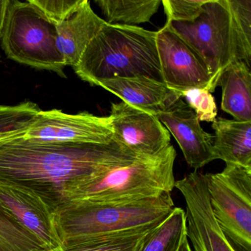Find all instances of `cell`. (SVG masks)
<instances>
[{
	"instance_id": "6da1fadb",
	"label": "cell",
	"mask_w": 251,
	"mask_h": 251,
	"mask_svg": "<svg viewBox=\"0 0 251 251\" xmlns=\"http://www.w3.org/2000/svg\"><path fill=\"white\" fill-rule=\"evenodd\" d=\"M139 158L114 139L105 145H67L42 143L17 135L0 139V180L40 186L61 200L63 186L70 180Z\"/></svg>"
},
{
	"instance_id": "7a4b0ae2",
	"label": "cell",
	"mask_w": 251,
	"mask_h": 251,
	"mask_svg": "<svg viewBox=\"0 0 251 251\" xmlns=\"http://www.w3.org/2000/svg\"><path fill=\"white\" fill-rule=\"evenodd\" d=\"M176 151L170 145L158 153L140 157L108 171L77 177L63 186L61 203L123 204L171 193L176 179Z\"/></svg>"
},
{
	"instance_id": "3957f363",
	"label": "cell",
	"mask_w": 251,
	"mask_h": 251,
	"mask_svg": "<svg viewBox=\"0 0 251 251\" xmlns=\"http://www.w3.org/2000/svg\"><path fill=\"white\" fill-rule=\"evenodd\" d=\"M157 31L105 23L75 67L92 86L113 78L144 76L164 83L156 45Z\"/></svg>"
},
{
	"instance_id": "277c9868",
	"label": "cell",
	"mask_w": 251,
	"mask_h": 251,
	"mask_svg": "<svg viewBox=\"0 0 251 251\" xmlns=\"http://www.w3.org/2000/svg\"><path fill=\"white\" fill-rule=\"evenodd\" d=\"M176 208L171 193L123 204H60L57 223L64 248L118 232L149 226L167 218Z\"/></svg>"
},
{
	"instance_id": "5b68a950",
	"label": "cell",
	"mask_w": 251,
	"mask_h": 251,
	"mask_svg": "<svg viewBox=\"0 0 251 251\" xmlns=\"http://www.w3.org/2000/svg\"><path fill=\"white\" fill-rule=\"evenodd\" d=\"M1 39L10 59L64 76L67 66L57 48L56 26L29 0L11 1Z\"/></svg>"
},
{
	"instance_id": "8992f818",
	"label": "cell",
	"mask_w": 251,
	"mask_h": 251,
	"mask_svg": "<svg viewBox=\"0 0 251 251\" xmlns=\"http://www.w3.org/2000/svg\"><path fill=\"white\" fill-rule=\"evenodd\" d=\"M61 203L49 189L0 180V214L30 234L44 251H64L57 223Z\"/></svg>"
},
{
	"instance_id": "52a82bcc",
	"label": "cell",
	"mask_w": 251,
	"mask_h": 251,
	"mask_svg": "<svg viewBox=\"0 0 251 251\" xmlns=\"http://www.w3.org/2000/svg\"><path fill=\"white\" fill-rule=\"evenodd\" d=\"M214 218L236 251H251V168L226 164L205 174Z\"/></svg>"
},
{
	"instance_id": "ba28073f",
	"label": "cell",
	"mask_w": 251,
	"mask_h": 251,
	"mask_svg": "<svg viewBox=\"0 0 251 251\" xmlns=\"http://www.w3.org/2000/svg\"><path fill=\"white\" fill-rule=\"evenodd\" d=\"M173 30L198 54L211 75L215 91L223 70L234 61L230 14L226 0H207L192 22H171Z\"/></svg>"
},
{
	"instance_id": "9c48e42d",
	"label": "cell",
	"mask_w": 251,
	"mask_h": 251,
	"mask_svg": "<svg viewBox=\"0 0 251 251\" xmlns=\"http://www.w3.org/2000/svg\"><path fill=\"white\" fill-rule=\"evenodd\" d=\"M113 136L109 116L70 114L52 109L39 111L23 137L42 143L105 145L112 142Z\"/></svg>"
},
{
	"instance_id": "30bf717a",
	"label": "cell",
	"mask_w": 251,
	"mask_h": 251,
	"mask_svg": "<svg viewBox=\"0 0 251 251\" xmlns=\"http://www.w3.org/2000/svg\"><path fill=\"white\" fill-rule=\"evenodd\" d=\"M175 188L186 203V234L194 251H236L214 218L205 174L192 172L176 180Z\"/></svg>"
},
{
	"instance_id": "8fae6325",
	"label": "cell",
	"mask_w": 251,
	"mask_h": 251,
	"mask_svg": "<svg viewBox=\"0 0 251 251\" xmlns=\"http://www.w3.org/2000/svg\"><path fill=\"white\" fill-rule=\"evenodd\" d=\"M156 45L163 80L170 90L180 97L192 89H208L212 93L206 66L168 23L157 31Z\"/></svg>"
},
{
	"instance_id": "7c38bea8",
	"label": "cell",
	"mask_w": 251,
	"mask_h": 251,
	"mask_svg": "<svg viewBox=\"0 0 251 251\" xmlns=\"http://www.w3.org/2000/svg\"><path fill=\"white\" fill-rule=\"evenodd\" d=\"M113 139L139 157L151 156L170 145V132L155 114L126 102L111 104Z\"/></svg>"
},
{
	"instance_id": "4fadbf2b",
	"label": "cell",
	"mask_w": 251,
	"mask_h": 251,
	"mask_svg": "<svg viewBox=\"0 0 251 251\" xmlns=\"http://www.w3.org/2000/svg\"><path fill=\"white\" fill-rule=\"evenodd\" d=\"M155 116L174 136L186 163L195 171L217 160L214 137L204 131L196 114L182 98L169 103Z\"/></svg>"
},
{
	"instance_id": "5bb4252c",
	"label": "cell",
	"mask_w": 251,
	"mask_h": 251,
	"mask_svg": "<svg viewBox=\"0 0 251 251\" xmlns=\"http://www.w3.org/2000/svg\"><path fill=\"white\" fill-rule=\"evenodd\" d=\"M105 24L91 7L90 2L83 0L76 11L64 21L57 25V48L66 66L75 68L91 41Z\"/></svg>"
},
{
	"instance_id": "9a60e30c",
	"label": "cell",
	"mask_w": 251,
	"mask_h": 251,
	"mask_svg": "<svg viewBox=\"0 0 251 251\" xmlns=\"http://www.w3.org/2000/svg\"><path fill=\"white\" fill-rule=\"evenodd\" d=\"M98 86L121 98L123 102L155 115L181 98L164 83L144 76L103 80Z\"/></svg>"
},
{
	"instance_id": "2e32d148",
	"label": "cell",
	"mask_w": 251,
	"mask_h": 251,
	"mask_svg": "<svg viewBox=\"0 0 251 251\" xmlns=\"http://www.w3.org/2000/svg\"><path fill=\"white\" fill-rule=\"evenodd\" d=\"M211 127L217 159L251 168V122L220 117L213 122Z\"/></svg>"
},
{
	"instance_id": "e0dca14e",
	"label": "cell",
	"mask_w": 251,
	"mask_h": 251,
	"mask_svg": "<svg viewBox=\"0 0 251 251\" xmlns=\"http://www.w3.org/2000/svg\"><path fill=\"white\" fill-rule=\"evenodd\" d=\"M218 86L222 88V110L233 120L251 122V67L242 61L230 63L222 73Z\"/></svg>"
},
{
	"instance_id": "ac0fdd59",
	"label": "cell",
	"mask_w": 251,
	"mask_h": 251,
	"mask_svg": "<svg viewBox=\"0 0 251 251\" xmlns=\"http://www.w3.org/2000/svg\"><path fill=\"white\" fill-rule=\"evenodd\" d=\"M162 0H95L105 17L114 25L137 26L149 23L158 12Z\"/></svg>"
},
{
	"instance_id": "d6986e66",
	"label": "cell",
	"mask_w": 251,
	"mask_h": 251,
	"mask_svg": "<svg viewBox=\"0 0 251 251\" xmlns=\"http://www.w3.org/2000/svg\"><path fill=\"white\" fill-rule=\"evenodd\" d=\"M164 220L145 227L75 244L64 248V251H140L151 233Z\"/></svg>"
},
{
	"instance_id": "ffe728a7",
	"label": "cell",
	"mask_w": 251,
	"mask_h": 251,
	"mask_svg": "<svg viewBox=\"0 0 251 251\" xmlns=\"http://www.w3.org/2000/svg\"><path fill=\"white\" fill-rule=\"evenodd\" d=\"M230 14L234 61L251 67V0H226Z\"/></svg>"
},
{
	"instance_id": "44dd1931",
	"label": "cell",
	"mask_w": 251,
	"mask_h": 251,
	"mask_svg": "<svg viewBox=\"0 0 251 251\" xmlns=\"http://www.w3.org/2000/svg\"><path fill=\"white\" fill-rule=\"evenodd\" d=\"M186 213L176 207L151 233L140 251H178L186 234Z\"/></svg>"
},
{
	"instance_id": "7402d4cb",
	"label": "cell",
	"mask_w": 251,
	"mask_h": 251,
	"mask_svg": "<svg viewBox=\"0 0 251 251\" xmlns=\"http://www.w3.org/2000/svg\"><path fill=\"white\" fill-rule=\"evenodd\" d=\"M40 111L30 101L16 105H0V139L24 135Z\"/></svg>"
},
{
	"instance_id": "603a6c76",
	"label": "cell",
	"mask_w": 251,
	"mask_h": 251,
	"mask_svg": "<svg viewBox=\"0 0 251 251\" xmlns=\"http://www.w3.org/2000/svg\"><path fill=\"white\" fill-rule=\"evenodd\" d=\"M0 251H44L21 227L0 214Z\"/></svg>"
},
{
	"instance_id": "cb8c5ba5",
	"label": "cell",
	"mask_w": 251,
	"mask_h": 251,
	"mask_svg": "<svg viewBox=\"0 0 251 251\" xmlns=\"http://www.w3.org/2000/svg\"><path fill=\"white\" fill-rule=\"evenodd\" d=\"M199 122L213 123L217 119V106L211 92L205 89H192L181 94Z\"/></svg>"
},
{
	"instance_id": "d4e9b609",
	"label": "cell",
	"mask_w": 251,
	"mask_h": 251,
	"mask_svg": "<svg viewBox=\"0 0 251 251\" xmlns=\"http://www.w3.org/2000/svg\"><path fill=\"white\" fill-rule=\"evenodd\" d=\"M207 0H163L167 23L192 22L202 12Z\"/></svg>"
},
{
	"instance_id": "484cf974",
	"label": "cell",
	"mask_w": 251,
	"mask_h": 251,
	"mask_svg": "<svg viewBox=\"0 0 251 251\" xmlns=\"http://www.w3.org/2000/svg\"><path fill=\"white\" fill-rule=\"evenodd\" d=\"M52 24L64 21L76 11L83 0H29Z\"/></svg>"
},
{
	"instance_id": "4316f807",
	"label": "cell",
	"mask_w": 251,
	"mask_h": 251,
	"mask_svg": "<svg viewBox=\"0 0 251 251\" xmlns=\"http://www.w3.org/2000/svg\"><path fill=\"white\" fill-rule=\"evenodd\" d=\"M10 2H11V0H2V1H0V39L2 38V33H3L4 27H5V20H6Z\"/></svg>"
},
{
	"instance_id": "83f0119b",
	"label": "cell",
	"mask_w": 251,
	"mask_h": 251,
	"mask_svg": "<svg viewBox=\"0 0 251 251\" xmlns=\"http://www.w3.org/2000/svg\"><path fill=\"white\" fill-rule=\"evenodd\" d=\"M178 251H192L187 236L184 238Z\"/></svg>"
}]
</instances>
